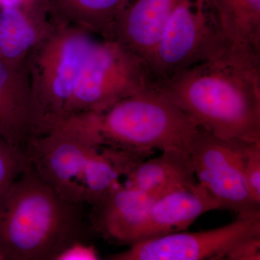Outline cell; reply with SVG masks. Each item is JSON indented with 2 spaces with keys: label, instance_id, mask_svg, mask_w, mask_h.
Masks as SVG:
<instances>
[{
  "label": "cell",
  "instance_id": "4",
  "mask_svg": "<svg viewBox=\"0 0 260 260\" xmlns=\"http://www.w3.org/2000/svg\"><path fill=\"white\" fill-rule=\"evenodd\" d=\"M95 124L103 145L133 150H184L189 153L200 127L158 86L119 101Z\"/></svg>",
  "mask_w": 260,
  "mask_h": 260
},
{
  "label": "cell",
  "instance_id": "15",
  "mask_svg": "<svg viewBox=\"0 0 260 260\" xmlns=\"http://www.w3.org/2000/svg\"><path fill=\"white\" fill-rule=\"evenodd\" d=\"M126 184L154 200L196 184L190 154L184 150H164L155 158L145 159L128 174Z\"/></svg>",
  "mask_w": 260,
  "mask_h": 260
},
{
  "label": "cell",
  "instance_id": "8",
  "mask_svg": "<svg viewBox=\"0 0 260 260\" xmlns=\"http://www.w3.org/2000/svg\"><path fill=\"white\" fill-rule=\"evenodd\" d=\"M247 143L221 139L202 129L189 152L197 181L218 202L220 210L237 215L260 213L244 179Z\"/></svg>",
  "mask_w": 260,
  "mask_h": 260
},
{
  "label": "cell",
  "instance_id": "14",
  "mask_svg": "<svg viewBox=\"0 0 260 260\" xmlns=\"http://www.w3.org/2000/svg\"><path fill=\"white\" fill-rule=\"evenodd\" d=\"M0 138L20 148H25L31 139L27 64L0 60Z\"/></svg>",
  "mask_w": 260,
  "mask_h": 260
},
{
  "label": "cell",
  "instance_id": "23",
  "mask_svg": "<svg viewBox=\"0 0 260 260\" xmlns=\"http://www.w3.org/2000/svg\"><path fill=\"white\" fill-rule=\"evenodd\" d=\"M0 260H3V256H2L1 254H0Z\"/></svg>",
  "mask_w": 260,
  "mask_h": 260
},
{
  "label": "cell",
  "instance_id": "22",
  "mask_svg": "<svg viewBox=\"0 0 260 260\" xmlns=\"http://www.w3.org/2000/svg\"><path fill=\"white\" fill-rule=\"evenodd\" d=\"M97 252L93 246L87 245L84 242H76L66 249L59 256L61 259H98Z\"/></svg>",
  "mask_w": 260,
  "mask_h": 260
},
{
  "label": "cell",
  "instance_id": "11",
  "mask_svg": "<svg viewBox=\"0 0 260 260\" xmlns=\"http://www.w3.org/2000/svg\"><path fill=\"white\" fill-rule=\"evenodd\" d=\"M46 0L0 8V60L24 65L56 25Z\"/></svg>",
  "mask_w": 260,
  "mask_h": 260
},
{
  "label": "cell",
  "instance_id": "12",
  "mask_svg": "<svg viewBox=\"0 0 260 260\" xmlns=\"http://www.w3.org/2000/svg\"><path fill=\"white\" fill-rule=\"evenodd\" d=\"M154 200L137 188L121 184L91 205L93 229L111 243L133 245Z\"/></svg>",
  "mask_w": 260,
  "mask_h": 260
},
{
  "label": "cell",
  "instance_id": "16",
  "mask_svg": "<svg viewBox=\"0 0 260 260\" xmlns=\"http://www.w3.org/2000/svg\"><path fill=\"white\" fill-rule=\"evenodd\" d=\"M153 152L133 151L108 145L93 147L83 172L85 203L93 205L120 184L140 162Z\"/></svg>",
  "mask_w": 260,
  "mask_h": 260
},
{
  "label": "cell",
  "instance_id": "3",
  "mask_svg": "<svg viewBox=\"0 0 260 260\" xmlns=\"http://www.w3.org/2000/svg\"><path fill=\"white\" fill-rule=\"evenodd\" d=\"M101 37L74 25L56 23L27 61L31 139L68 119V109L87 59Z\"/></svg>",
  "mask_w": 260,
  "mask_h": 260
},
{
  "label": "cell",
  "instance_id": "1",
  "mask_svg": "<svg viewBox=\"0 0 260 260\" xmlns=\"http://www.w3.org/2000/svg\"><path fill=\"white\" fill-rule=\"evenodd\" d=\"M158 88L210 134L260 141V60L229 51L181 70Z\"/></svg>",
  "mask_w": 260,
  "mask_h": 260
},
{
  "label": "cell",
  "instance_id": "2",
  "mask_svg": "<svg viewBox=\"0 0 260 260\" xmlns=\"http://www.w3.org/2000/svg\"><path fill=\"white\" fill-rule=\"evenodd\" d=\"M82 205L63 198L30 164L0 196V254L3 260H57L84 242Z\"/></svg>",
  "mask_w": 260,
  "mask_h": 260
},
{
  "label": "cell",
  "instance_id": "17",
  "mask_svg": "<svg viewBox=\"0 0 260 260\" xmlns=\"http://www.w3.org/2000/svg\"><path fill=\"white\" fill-rule=\"evenodd\" d=\"M232 49L260 60V0H212Z\"/></svg>",
  "mask_w": 260,
  "mask_h": 260
},
{
  "label": "cell",
  "instance_id": "21",
  "mask_svg": "<svg viewBox=\"0 0 260 260\" xmlns=\"http://www.w3.org/2000/svg\"><path fill=\"white\" fill-rule=\"evenodd\" d=\"M226 260H259L260 235L238 244L228 254Z\"/></svg>",
  "mask_w": 260,
  "mask_h": 260
},
{
  "label": "cell",
  "instance_id": "13",
  "mask_svg": "<svg viewBox=\"0 0 260 260\" xmlns=\"http://www.w3.org/2000/svg\"><path fill=\"white\" fill-rule=\"evenodd\" d=\"M216 210H220L218 202L198 182L164 195L152 203L136 243L184 232L200 216Z\"/></svg>",
  "mask_w": 260,
  "mask_h": 260
},
{
  "label": "cell",
  "instance_id": "9",
  "mask_svg": "<svg viewBox=\"0 0 260 260\" xmlns=\"http://www.w3.org/2000/svg\"><path fill=\"white\" fill-rule=\"evenodd\" d=\"M260 235V213L237 215L232 223L198 232H180L142 241L111 260H220L239 243Z\"/></svg>",
  "mask_w": 260,
  "mask_h": 260
},
{
  "label": "cell",
  "instance_id": "5",
  "mask_svg": "<svg viewBox=\"0 0 260 260\" xmlns=\"http://www.w3.org/2000/svg\"><path fill=\"white\" fill-rule=\"evenodd\" d=\"M232 51L212 0H178L148 65L158 85Z\"/></svg>",
  "mask_w": 260,
  "mask_h": 260
},
{
  "label": "cell",
  "instance_id": "20",
  "mask_svg": "<svg viewBox=\"0 0 260 260\" xmlns=\"http://www.w3.org/2000/svg\"><path fill=\"white\" fill-rule=\"evenodd\" d=\"M244 179L251 198L260 205V141L246 145Z\"/></svg>",
  "mask_w": 260,
  "mask_h": 260
},
{
  "label": "cell",
  "instance_id": "6",
  "mask_svg": "<svg viewBox=\"0 0 260 260\" xmlns=\"http://www.w3.org/2000/svg\"><path fill=\"white\" fill-rule=\"evenodd\" d=\"M102 145L93 113L69 116L55 129L32 138L25 147L29 164L65 199L85 203L83 172L89 153Z\"/></svg>",
  "mask_w": 260,
  "mask_h": 260
},
{
  "label": "cell",
  "instance_id": "7",
  "mask_svg": "<svg viewBox=\"0 0 260 260\" xmlns=\"http://www.w3.org/2000/svg\"><path fill=\"white\" fill-rule=\"evenodd\" d=\"M158 86L148 63L118 43L101 37L84 65L68 109V118L102 113L116 103Z\"/></svg>",
  "mask_w": 260,
  "mask_h": 260
},
{
  "label": "cell",
  "instance_id": "10",
  "mask_svg": "<svg viewBox=\"0 0 260 260\" xmlns=\"http://www.w3.org/2000/svg\"><path fill=\"white\" fill-rule=\"evenodd\" d=\"M177 2L124 0L102 38L118 43L148 64Z\"/></svg>",
  "mask_w": 260,
  "mask_h": 260
},
{
  "label": "cell",
  "instance_id": "18",
  "mask_svg": "<svg viewBox=\"0 0 260 260\" xmlns=\"http://www.w3.org/2000/svg\"><path fill=\"white\" fill-rule=\"evenodd\" d=\"M124 0H46L58 23L74 25L102 37Z\"/></svg>",
  "mask_w": 260,
  "mask_h": 260
},
{
  "label": "cell",
  "instance_id": "19",
  "mask_svg": "<svg viewBox=\"0 0 260 260\" xmlns=\"http://www.w3.org/2000/svg\"><path fill=\"white\" fill-rule=\"evenodd\" d=\"M28 162L25 149L0 138V196L23 172Z\"/></svg>",
  "mask_w": 260,
  "mask_h": 260
}]
</instances>
